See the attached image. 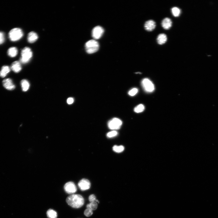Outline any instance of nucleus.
I'll return each mask as SVG.
<instances>
[{
    "instance_id": "1",
    "label": "nucleus",
    "mask_w": 218,
    "mask_h": 218,
    "mask_svg": "<svg viewBox=\"0 0 218 218\" xmlns=\"http://www.w3.org/2000/svg\"><path fill=\"white\" fill-rule=\"evenodd\" d=\"M66 201L70 206L75 209L81 207L84 203V200L83 196L77 194L69 196L67 198Z\"/></svg>"
},
{
    "instance_id": "2",
    "label": "nucleus",
    "mask_w": 218,
    "mask_h": 218,
    "mask_svg": "<svg viewBox=\"0 0 218 218\" xmlns=\"http://www.w3.org/2000/svg\"><path fill=\"white\" fill-rule=\"evenodd\" d=\"M85 47L86 52L88 54H91L98 51L99 45L96 41L92 40L87 42L85 44Z\"/></svg>"
},
{
    "instance_id": "3",
    "label": "nucleus",
    "mask_w": 218,
    "mask_h": 218,
    "mask_svg": "<svg viewBox=\"0 0 218 218\" xmlns=\"http://www.w3.org/2000/svg\"><path fill=\"white\" fill-rule=\"evenodd\" d=\"M21 57L20 61L22 63H28L30 60L33 56L32 51L30 48L25 47L22 51Z\"/></svg>"
},
{
    "instance_id": "4",
    "label": "nucleus",
    "mask_w": 218,
    "mask_h": 218,
    "mask_svg": "<svg viewBox=\"0 0 218 218\" xmlns=\"http://www.w3.org/2000/svg\"><path fill=\"white\" fill-rule=\"evenodd\" d=\"M23 36L22 30L19 28H15L11 30L9 34L10 40L12 41H18Z\"/></svg>"
},
{
    "instance_id": "5",
    "label": "nucleus",
    "mask_w": 218,
    "mask_h": 218,
    "mask_svg": "<svg viewBox=\"0 0 218 218\" xmlns=\"http://www.w3.org/2000/svg\"><path fill=\"white\" fill-rule=\"evenodd\" d=\"M122 124V122L120 120L114 118L109 122L108 125L110 129L115 130L120 129Z\"/></svg>"
},
{
    "instance_id": "6",
    "label": "nucleus",
    "mask_w": 218,
    "mask_h": 218,
    "mask_svg": "<svg viewBox=\"0 0 218 218\" xmlns=\"http://www.w3.org/2000/svg\"><path fill=\"white\" fill-rule=\"evenodd\" d=\"M142 85L145 90L147 92H152L155 89V87L152 83L148 79H144L142 82Z\"/></svg>"
},
{
    "instance_id": "7",
    "label": "nucleus",
    "mask_w": 218,
    "mask_h": 218,
    "mask_svg": "<svg viewBox=\"0 0 218 218\" xmlns=\"http://www.w3.org/2000/svg\"><path fill=\"white\" fill-rule=\"evenodd\" d=\"M104 32V30L103 28L97 26L93 29L92 32V35L94 39L98 40L100 38Z\"/></svg>"
},
{
    "instance_id": "8",
    "label": "nucleus",
    "mask_w": 218,
    "mask_h": 218,
    "mask_svg": "<svg viewBox=\"0 0 218 218\" xmlns=\"http://www.w3.org/2000/svg\"><path fill=\"white\" fill-rule=\"evenodd\" d=\"M64 189L67 193L69 194H72L75 193L77 190L76 187L72 182H69L65 184Z\"/></svg>"
},
{
    "instance_id": "9",
    "label": "nucleus",
    "mask_w": 218,
    "mask_h": 218,
    "mask_svg": "<svg viewBox=\"0 0 218 218\" xmlns=\"http://www.w3.org/2000/svg\"><path fill=\"white\" fill-rule=\"evenodd\" d=\"M78 186L82 191L89 189L91 187V183L88 179H83L78 183Z\"/></svg>"
},
{
    "instance_id": "10",
    "label": "nucleus",
    "mask_w": 218,
    "mask_h": 218,
    "mask_svg": "<svg viewBox=\"0 0 218 218\" xmlns=\"http://www.w3.org/2000/svg\"><path fill=\"white\" fill-rule=\"evenodd\" d=\"M156 27L155 21L152 20H149L146 21L144 24L145 29L148 31L151 32L154 30Z\"/></svg>"
},
{
    "instance_id": "11",
    "label": "nucleus",
    "mask_w": 218,
    "mask_h": 218,
    "mask_svg": "<svg viewBox=\"0 0 218 218\" xmlns=\"http://www.w3.org/2000/svg\"><path fill=\"white\" fill-rule=\"evenodd\" d=\"M3 83L4 87L8 90H13L15 88V85L10 79L8 78L4 80L3 82Z\"/></svg>"
},
{
    "instance_id": "12",
    "label": "nucleus",
    "mask_w": 218,
    "mask_h": 218,
    "mask_svg": "<svg viewBox=\"0 0 218 218\" xmlns=\"http://www.w3.org/2000/svg\"><path fill=\"white\" fill-rule=\"evenodd\" d=\"M161 24L164 29L168 30L169 29L172 27V22L170 18L166 17L162 20Z\"/></svg>"
},
{
    "instance_id": "13",
    "label": "nucleus",
    "mask_w": 218,
    "mask_h": 218,
    "mask_svg": "<svg viewBox=\"0 0 218 218\" xmlns=\"http://www.w3.org/2000/svg\"><path fill=\"white\" fill-rule=\"evenodd\" d=\"M11 69L15 73L20 72L22 70V67L20 63L16 61L13 62L11 66Z\"/></svg>"
},
{
    "instance_id": "14",
    "label": "nucleus",
    "mask_w": 218,
    "mask_h": 218,
    "mask_svg": "<svg viewBox=\"0 0 218 218\" xmlns=\"http://www.w3.org/2000/svg\"><path fill=\"white\" fill-rule=\"evenodd\" d=\"M167 36L164 33L159 34L158 35L157 38V43L160 45H162L165 44L167 41Z\"/></svg>"
},
{
    "instance_id": "15",
    "label": "nucleus",
    "mask_w": 218,
    "mask_h": 218,
    "mask_svg": "<svg viewBox=\"0 0 218 218\" xmlns=\"http://www.w3.org/2000/svg\"><path fill=\"white\" fill-rule=\"evenodd\" d=\"M38 38V35L35 33L31 32L28 34V40L29 43H33L37 40Z\"/></svg>"
},
{
    "instance_id": "16",
    "label": "nucleus",
    "mask_w": 218,
    "mask_h": 218,
    "mask_svg": "<svg viewBox=\"0 0 218 218\" xmlns=\"http://www.w3.org/2000/svg\"><path fill=\"white\" fill-rule=\"evenodd\" d=\"M10 69L8 66H4L0 71V77L2 78H4L10 72Z\"/></svg>"
},
{
    "instance_id": "17",
    "label": "nucleus",
    "mask_w": 218,
    "mask_h": 218,
    "mask_svg": "<svg viewBox=\"0 0 218 218\" xmlns=\"http://www.w3.org/2000/svg\"><path fill=\"white\" fill-rule=\"evenodd\" d=\"M7 54L9 56L11 57H14L17 56L18 54V50L15 47H12L9 49Z\"/></svg>"
},
{
    "instance_id": "18",
    "label": "nucleus",
    "mask_w": 218,
    "mask_h": 218,
    "mask_svg": "<svg viewBox=\"0 0 218 218\" xmlns=\"http://www.w3.org/2000/svg\"><path fill=\"white\" fill-rule=\"evenodd\" d=\"M21 85L23 92H26L28 90L30 84L28 80H22L21 82Z\"/></svg>"
},
{
    "instance_id": "19",
    "label": "nucleus",
    "mask_w": 218,
    "mask_h": 218,
    "mask_svg": "<svg viewBox=\"0 0 218 218\" xmlns=\"http://www.w3.org/2000/svg\"><path fill=\"white\" fill-rule=\"evenodd\" d=\"M47 215L49 218H57V214L54 210L49 209L47 212Z\"/></svg>"
},
{
    "instance_id": "20",
    "label": "nucleus",
    "mask_w": 218,
    "mask_h": 218,
    "mask_svg": "<svg viewBox=\"0 0 218 218\" xmlns=\"http://www.w3.org/2000/svg\"><path fill=\"white\" fill-rule=\"evenodd\" d=\"M171 10L172 14L175 17H178L180 15L181 10L179 8L176 7H173Z\"/></svg>"
},
{
    "instance_id": "21",
    "label": "nucleus",
    "mask_w": 218,
    "mask_h": 218,
    "mask_svg": "<svg viewBox=\"0 0 218 218\" xmlns=\"http://www.w3.org/2000/svg\"><path fill=\"white\" fill-rule=\"evenodd\" d=\"M98 204L95 201L91 202L90 203L87 204L86 206L87 209H90L92 210H96Z\"/></svg>"
},
{
    "instance_id": "22",
    "label": "nucleus",
    "mask_w": 218,
    "mask_h": 218,
    "mask_svg": "<svg viewBox=\"0 0 218 218\" xmlns=\"http://www.w3.org/2000/svg\"><path fill=\"white\" fill-rule=\"evenodd\" d=\"M112 149L113 151L115 152L120 153L124 151V147L122 146H117L115 145L113 147Z\"/></svg>"
},
{
    "instance_id": "23",
    "label": "nucleus",
    "mask_w": 218,
    "mask_h": 218,
    "mask_svg": "<svg viewBox=\"0 0 218 218\" xmlns=\"http://www.w3.org/2000/svg\"><path fill=\"white\" fill-rule=\"evenodd\" d=\"M145 107L143 105L140 104L136 106L134 109V111L137 113L142 112L145 110Z\"/></svg>"
},
{
    "instance_id": "24",
    "label": "nucleus",
    "mask_w": 218,
    "mask_h": 218,
    "mask_svg": "<svg viewBox=\"0 0 218 218\" xmlns=\"http://www.w3.org/2000/svg\"><path fill=\"white\" fill-rule=\"evenodd\" d=\"M118 132L115 130H113L108 133L107 134V136L109 138H112L118 135Z\"/></svg>"
},
{
    "instance_id": "25",
    "label": "nucleus",
    "mask_w": 218,
    "mask_h": 218,
    "mask_svg": "<svg viewBox=\"0 0 218 218\" xmlns=\"http://www.w3.org/2000/svg\"><path fill=\"white\" fill-rule=\"evenodd\" d=\"M138 90L136 88H134L131 90L129 92V95L131 96H134L138 93Z\"/></svg>"
},
{
    "instance_id": "26",
    "label": "nucleus",
    "mask_w": 218,
    "mask_h": 218,
    "mask_svg": "<svg viewBox=\"0 0 218 218\" xmlns=\"http://www.w3.org/2000/svg\"><path fill=\"white\" fill-rule=\"evenodd\" d=\"M85 215L87 217L91 216L93 214V210L90 209H87L85 211Z\"/></svg>"
},
{
    "instance_id": "27",
    "label": "nucleus",
    "mask_w": 218,
    "mask_h": 218,
    "mask_svg": "<svg viewBox=\"0 0 218 218\" xmlns=\"http://www.w3.org/2000/svg\"><path fill=\"white\" fill-rule=\"evenodd\" d=\"M5 41L4 34L2 32H0V45L4 43Z\"/></svg>"
},
{
    "instance_id": "28",
    "label": "nucleus",
    "mask_w": 218,
    "mask_h": 218,
    "mask_svg": "<svg viewBox=\"0 0 218 218\" xmlns=\"http://www.w3.org/2000/svg\"><path fill=\"white\" fill-rule=\"evenodd\" d=\"M88 199L91 202H95L96 200V197L94 195H91L90 196Z\"/></svg>"
},
{
    "instance_id": "29",
    "label": "nucleus",
    "mask_w": 218,
    "mask_h": 218,
    "mask_svg": "<svg viewBox=\"0 0 218 218\" xmlns=\"http://www.w3.org/2000/svg\"><path fill=\"white\" fill-rule=\"evenodd\" d=\"M74 100L72 98H69L67 100V103L68 104H72L73 103Z\"/></svg>"
},
{
    "instance_id": "30",
    "label": "nucleus",
    "mask_w": 218,
    "mask_h": 218,
    "mask_svg": "<svg viewBox=\"0 0 218 218\" xmlns=\"http://www.w3.org/2000/svg\"><path fill=\"white\" fill-rule=\"evenodd\" d=\"M96 202H98V203H99V201L98 200H96Z\"/></svg>"
}]
</instances>
